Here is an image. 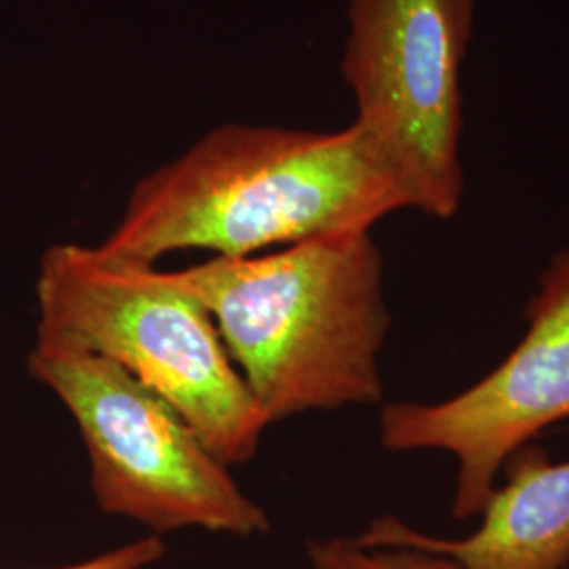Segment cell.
<instances>
[{"label": "cell", "mask_w": 569, "mask_h": 569, "mask_svg": "<svg viewBox=\"0 0 569 569\" xmlns=\"http://www.w3.org/2000/svg\"><path fill=\"white\" fill-rule=\"evenodd\" d=\"M28 371L74 418L98 509L154 536L204 529L249 538L270 519L182 416L96 352L37 348Z\"/></svg>", "instance_id": "obj_4"}, {"label": "cell", "mask_w": 569, "mask_h": 569, "mask_svg": "<svg viewBox=\"0 0 569 569\" xmlns=\"http://www.w3.org/2000/svg\"><path fill=\"white\" fill-rule=\"evenodd\" d=\"M211 315L268 422L373 406L390 317L369 230L171 270Z\"/></svg>", "instance_id": "obj_2"}, {"label": "cell", "mask_w": 569, "mask_h": 569, "mask_svg": "<svg viewBox=\"0 0 569 569\" xmlns=\"http://www.w3.org/2000/svg\"><path fill=\"white\" fill-rule=\"evenodd\" d=\"M37 348L96 352L173 407L224 465L270 427L204 306L171 272L60 243L41 258Z\"/></svg>", "instance_id": "obj_3"}, {"label": "cell", "mask_w": 569, "mask_h": 569, "mask_svg": "<svg viewBox=\"0 0 569 569\" xmlns=\"http://www.w3.org/2000/svg\"><path fill=\"white\" fill-rule=\"evenodd\" d=\"M164 552H167V547H164L161 536L150 533V536L133 540L129 545L106 550L102 555L91 557L81 563L53 569H146L163 561Z\"/></svg>", "instance_id": "obj_9"}, {"label": "cell", "mask_w": 569, "mask_h": 569, "mask_svg": "<svg viewBox=\"0 0 569 569\" xmlns=\"http://www.w3.org/2000/svg\"><path fill=\"white\" fill-rule=\"evenodd\" d=\"M505 488L493 489L483 521L467 538L446 540L395 517L373 521L355 542L367 549H420L460 569H566L569 566V460L550 462L540 446L512 451Z\"/></svg>", "instance_id": "obj_7"}, {"label": "cell", "mask_w": 569, "mask_h": 569, "mask_svg": "<svg viewBox=\"0 0 569 569\" xmlns=\"http://www.w3.org/2000/svg\"><path fill=\"white\" fill-rule=\"evenodd\" d=\"M308 561L315 569H460L439 552L420 549H367L355 540L308 542Z\"/></svg>", "instance_id": "obj_8"}, {"label": "cell", "mask_w": 569, "mask_h": 569, "mask_svg": "<svg viewBox=\"0 0 569 569\" xmlns=\"http://www.w3.org/2000/svg\"><path fill=\"white\" fill-rule=\"evenodd\" d=\"M526 317L523 340L475 387L435 406L382 409L385 448L443 449L458 458L456 519L481 515L510 453L569 418V251L552 256Z\"/></svg>", "instance_id": "obj_6"}, {"label": "cell", "mask_w": 569, "mask_h": 569, "mask_svg": "<svg viewBox=\"0 0 569 569\" xmlns=\"http://www.w3.org/2000/svg\"><path fill=\"white\" fill-rule=\"evenodd\" d=\"M399 209H409L401 183L355 124L226 122L136 183L100 247L142 264L183 249L247 258L371 230Z\"/></svg>", "instance_id": "obj_1"}, {"label": "cell", "mask_w": 569, "mask_h": 569, "mask_svg": "<svg viewBox=\"0 0 569 569\" xmlns=\"http://www.w3.org/2000/svg\"><path fill=\"white\" fill-rule=\"evenodd\" d=\"M475 0H348L342 77L355 127L406 192L409 209L449 220L460 164V70Z\"/></svg>", "instance_id": "obj_5"}]
</instances>
